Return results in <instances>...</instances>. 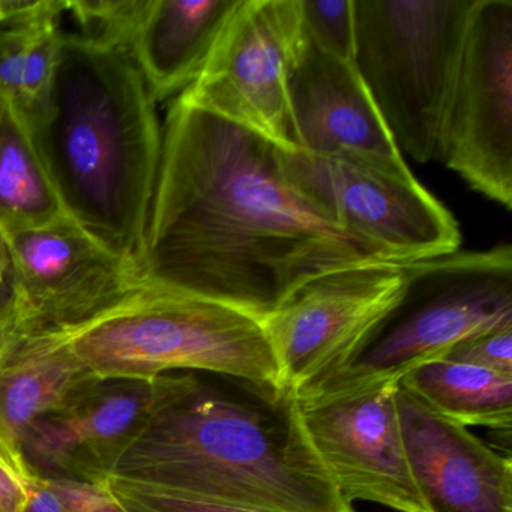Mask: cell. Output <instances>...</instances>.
Here are the masks:
<instances>
[{
	"label": "cell",
	"mask_w": 512,
	"mask_h": 512,
	"mask_svg": "<svg viewBox=\"0 0 512 512\" xmlns=\"http://www.w3.org/2000/svg\"><path fill=\"white\" fill-rule=\"evenodd\" d=\"M266 137L176 98L140 281L268 319L308 281L385 262L296 191Z\"/></svg>",
	"instance_id": "1"
},
{
	"label": "cell",
	"mask_w": 512,
	"mask_h": 512,
	"mask_svg": "<svg viewBox=\"0 0 512 512\" xmlns=\"http://www.w3.org/2000/svg\"><path fill=\"white\" fill-rule=\"evenodd\" d=\"M110 473L263 512H356L311 446L296 395L233 379L178 374Z\"/></svg>",
	"instance_id": "2"
},
{
	"label": "cell",
	"mask_w": 512,
	"mask_h": 512,
	"mask_svg": "<svg viewBox=\"0 0 512 512\" xmlns=\"http://www.w3.org/2000/svg\"><path fill=\"white\" fill-rule=\"evenodd\" d=\"M155 104L128 47L62 34L49 98L23 121L65 214L137 269L163 146Z\"/></svg>",
	"instance_id": "3"
},
{
	"label": "cell",
	"mask_w": 512,
	"mask_h": 512,
	"mask_svg": "<svg viewBox=\"0 0 512 512\" xmlns=\"http://www.w3.org/2000/svg\"><path fill=\"white\" fill-rule=\"evenodd\" d=\"M98 380L202 371L286 392L262 320L190 293L140 284L77 328L64 329Z\"/></svg>",
	"instance_id": "4"
},
{
	"label": "cell",
	"mask_w": 512,
	"mask_h": 512,
	"mask_svg": "<svg viewBox=\"0 0 512 512\" xmlns=\"http://www.w3.org/2000/svg\"><path fill=\"white\" fill-rule=\"evenodd\" d=\"M400 298L355 358L299 395H335L398 383L461 341L512 326V247L445 254L403 265ZM298 397V395H296Z\"/></svg>",
	"instance_id": "5"
},
{
	"label": "cell",
	"mask_w": 512,
	"mask_h": 512,
	"mask_svg": "<svg viewBox=\"0 0 512 512\" xmlns=\"http://www.w3.org/2000/svg\"><path fill=\"white\" fill-rule=\"evenodd\" d=\"M475 0H353V65L401 154L439 155Z\"/></svg>",
	"instance_id": "6"
},
{
	"label": "cell",
	"mask_w": 512,
	"mask_h": 512,
	"mask_svg": "<svg viewBox=\"0 0 512 512\" xmlns=\"http://www.w3.org/2000/svg\"><path fill=\"white\" fill-rule=\"evenodd\" d=\"M280 160L304 199L385 262L409 265L460 247L457 220L416 178L403 181L346 158L296 148H280Z\"/></svg>",
	"instance_id": "7"
},
{
	"label": "cell",
	"mask_w": 512,
	"mask_h": 512,
	"mask_svg": "<svg viewBox=\"0 0 512 512\" xmlns=\"http://www.w3.org/2000/svg\"><path fill=\"white\" fill-rule=\"evenodd\" d=\"M302 41L301 0H242L202 73L179 98L295 148L289 80Z\"/></svg>",
	"instance_id": "8"
},
{
	"label": "cell",
	"mask_w": 512,
	"mask_h": 512,
	"mask_svg": "<svg viewBox=\"0 0 512 512\" xmlns=\"http://www.w3.org/2000/svg\"><path fill=\"white\" fill-rule=\"evenodd\" d=\"M437 157L511 209L512 0L473 2Z\"/></svg>",
	"instance_id": "9"
},
{
	"label": "cell",
	"mask_w": 512,
	"mask_h": 512,
	"mask_svg": "<svg viewBox=\"0 0 512 512\" xmlns=\"http://www.w3.org/2000/svg\"><path fill=\"white\" fill-rule=\"evenodd\" d=\"M403 265L365 263L320 275L263 320L284 388L295 395L343 370L400 298Z\"/></svg>",
	"instance_id": "10"
},
{
	"label": "cell",
	"mask_w": 512,
	"mask_h": 512,
	"mask_svg": "<svg viewBox=\"0 0 512 512\" xmlns=\"http://www.w3.org/2000/svg\"><path fill=\"white\" fill-rule=\"evenodd\" d=\"M4 236L20 331L77 328L142 284L136 266L70 217Z\"/></svg>",
	"instance_id": "11"
},
{
	"label": "cell",
	"mask_w": 512,
	"mask_h": 512,
	"mask_svg": "<svg viewBox=\"0 0 512 512\" xmlns=\"http://www.w3.org/2000/svg\"><path fill=\"white\" fill-rule=\"evenodd\" d=\"M398 383L335 395H298L317 457L347 502L427 512L413 481L398 419Z\"/></svg>",
	"instance_id": "12"
},
{
	"label": "cell",
	"mask_w": 512,
	"mask_h": 512,
	"mask_svg": "<svg viewBox=\"0 0 512 512\" xmlns=\"http://www.w3.org/2000/svg\"><path fill=\"white\" fill-rule=\"evenodd\" d=\"M289 106L296 149L415 179L353 62L325 52L305 29L290 74Z\"/></svg>",
	"instance_id": "13"
},
{
	"label": "cell",
	"mask_w": 512,
	"mask_h": 512,
	"mask_svg": "<svg viewBox=\"0 0 512 512\" xmlns=\"http://www.w3.org/2000/svg\"><path fill=\"white\" fill-rule=\"evenodd\" d=\"M178 383L170 373L151 380H104L64 410L38 419L23 437V455L44 478L98 481L110 473L134 434Z\"/></svg>",
	"instance_id": "14"
},
{
	"label": "cell",
	"mask_w": 512,
	"mask_h": 512,
	"mask_svg": "<svg viewBox=\"0 0 512 512\" xmlns=\"http://www.w3.org/2000/svg\"><path fill=\"white\" fill-rule=\"evenodd\" d=\"M398 419L427 512H512L511 458L398 383Z\"/></svg>",
	"instance_id": "15"
},
{
	"label": "cell",
	"mask_w": 512,
	"mask_h": 512,
	"mask_svg": "<svg viewBox=\"0 0 512 512\" xmlns=\"http://www.w3.org/2000/svg\"><path fill=\"white\" fill-rule=\"evenodd\" d=\"M242 0H146L130 52L155 103L187 91Z\"/></svg>",
	"instance_id": "16"
},
{
	"label": "cell",
	"mask_w": 512,
	"mask_h": 512,
	"mask_svg": "<svg viewBox=\"0 0 512 512\" xmlns=\"http://www.w3.org/2000/svg\"><path fill=\"white\" fill-rule=\"evenodd\" d=\"M98 382L64 329L20 331L0 359V428L20 446L35 421L61 412Z\"/></svg>",
	"instance_id": "17"
},
{
	"label": "cell",
	"mask_w": 512,
	"mask_h": 512,
	"mask_svg": "<svg viewBox=\"0 0 512 512\" xmlns=\"http://www.w3.org/2000/svg\"><path fill=\"white\" fill-rule=\"evenodd\" d=\"M401 386L446 419L511 433L512 376L440 358L401 377Z\"/></svg>",
	"instance_id": "18"
},
{
	"label": "cell",
	"mask_w": 512,
	"mask_h": 512,
	"mask_svg": "<svg viewBox=\"0 0 512 512\" xmlns=\"http://www.w3.org/2000/svg\"><path fill=\"white\" fill-rule=\"evenodd\" d=\"M64 217L28 127L7 106L0 121V232L38 229Z\"/></svg>",
	"instance_id": "19"
},
{
	"label": "cell",
	"mask_w": 512,
	"mask_h": 512,
	"mask_svg": "<svg viewBox=\"0 0 512 512\" xmlns=\"http://www.w3.org/2000/svg\"><path fill=\"white\" fill-rule=\"evenodd\" d=\"M61 35L58 22L0 32V95L25 122L49 98Z\"/></svg>",
	"instance_id": "20"
},
{
	"label": "cell",
	"mask_w": 512,
	"mask_h": 512,
	"mask_svg": "<svg viewBox=\"0 0 512 512\" xmlns=\"http://www.w3.org/2000/svg\"><path fill=\"white\" fill-rule=\"evenodd\" d=\"M103 482L128 512H263L106 473Z\"/></svg>",
	"instance_id": "21"
},
{
	"label": "cell",
	"mask_w": 512,
	"mask_h": 512,
	"mask_svg": "<svg viewBox=\"0 0 512 512\" xmlns=\"http://www.w3.org/2000/svg\"><path fill=\"white\" fill-rule=\"evenodd\" d=\"M308 37L325 52L352 61L355 50L353 0H301Z\"/></svg>",
	"instance_id": "22"
},
{
	"label": "cell",
	"mask_w": 512,
	"mask_h": 512,
	"mask_svg": "<svg viewBox=\"0 0 512 512\" xmlns=\"http://www.w3.org/2000/svg\"><path fill=\"white\" fill-rule=\"evenodd\" d=\"M146 0H68L67 11L76 17L88 37L130 49L131 37L145 10ZM85 35V34H83Z\"/></svg>",
	"instance_id": "23"
},
{
	"label": "cell",
	"mask_w": 512,
	"mask_h": 512,
	"mask_svg": "<svg viewBox=\"0 0 512 512\" xmlns=\"http://www.w3.org/2000/svg\"><path fill=\"white\" fill-rule=\"evenodd\" d=\"M443 358L512 376V326L473 335L452 347Z\"/></svg>",
	"instance_id": "24"
},
{
	"label": "cell",
	"mask_w": 512,
	"mask_h": 512,
	"mask_svg": "<svg viewBox=\"0 0 512 512\" xmlns=\"http://www.w3.org/2000/svg\"><path fill=\"white\" fill-rule=\"evenodd\" d=\"M35 476L20 446L0 428V512H25Z\"/></svg>",
	"instance_id": "25"
},
{
	"label": "cell",
	"mask_w": 512,
	"mask_h": 512,
	"mask_svg": "<svg viewBox=\"0 0 512 512\" xmlns=\"http://www.w3.org/2000/svg\"><path fill=\"white\" fill-rule=\"evenodd\" d=\"M44 482L67 512H128L101 481L44 478Z\"/></svg>",
	"instance_id": "26"
},
{
	"label": "cell",
	"mask_w": 512,
	"mask_h": 512,
	"mask_svg": "<svg viewBox=\"0 0 512 512\" xmlns=\"http://www.w3.org/2000/svg\"><path fill=\"white\" fill-rule=\"evenodd\" d=\"M68 0H0V32L58 22Z\"/></svg>",
	"instance_id": "27"
},
{
	"label": "cell",
	"mask_w": 512,
	"mask_h": 512,
	"mask_svg": "<svg viewBox=\"0 0 512 512\" xmlns=\"http://www.w3.org/2000/svg\"><path fill=\"white\" fill-rule=\"evenodd\" d=\"M14 295L10 280L0 286V359L4 358L13 341L19 335Z\"/></svg>",
	"instance_id": "28"
},
{
	"label": "cell",
	"mask_w": 512,
	"mask_h": 512,
	"mask_svg": "<svg viewBox=\"0 0 512 512\" xmlns=\"http://www.w3.org/2000/svg\"><path fill=\"white\" fill-rule=\"evenodd\" d=\"M25 512H67L61 500L47 487L43 476H35L29 493L28 505Z\"/></svg>",
	"instance_id": "29"
},
{
	"label": "cell",
	"mask_w": 512,
	"mask_h": 512,
	"mask_svg": "<svg viewBox=\"0 0 512 512\" xmlns=\"http://www.w3.org/2000/svg\"><path fill=\"white\" fill-rule=\"evenodd\" d=\"M11 259L4 233L0 232V286L10 280Z\"/></svg>",
	"instance_id": "30"
},
{
	"label": "cell",
	"mask_w": 512,
	"mask_h": 512,
	"mask_svg": "<svg viewBox=\"0 0 512 512\" xmlns=\"http://www.w3.org/2000/svg\"><path fill=\"white\" fill-rule=\"evenodd\" d=\"M5 109H7V103H5L4 97L0 95V121H2V116H4Z\"/></svg>",
	"instance_id": "31"
}]
</instances>
